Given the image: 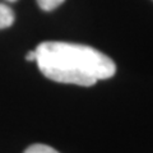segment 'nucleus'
I'll use <instances>...</instances> for the list:
<instances>
[{"label": "nucleus", "instance_id": "4", "mask_svg": "<svg viewBox=\"0 0 153 153\" xmlns=\"http://www.w3.org/2000/svg\"><path fill=\"white\" fill-rule=\"evenodd\" d=\"M25 153H59V152L46 144H32L25 151Z\"/></svg>", "mask_w": 153, "mask_h": 153}, {"label": "nucleus", "instance_id": "3", "mask_svg": "<svg viewBox=\"0 0 153 153\" xmlns=\"http://www.w3.org/2000/svg\"><path fill=\"white\" fill-rule=\"evenodd\" d=\"M65 0H37V4L42 10L45 12H51L56 9L59 5H61Z\"/></svg>", "mask_w": 153, "mask_h": 153}, {"label": "nucleus", "instance_id": "5", "mask_svg": "<svg viewBox=\"0 0 153 153\" xmlns=\"http://www.w3.org/2000/svg\"><path fill=\"white\" fill-rule=\"evenodd\" d=\"M26 60L28 61H33L35 60L36 61V51H30L28 54L26 55Z\"/></svg>", "mask_w": 153, "mask_h": 153}, {"label": "nucleus", "instance_id": "2", "mask_svg": "<svg viewBox=\"0 0 153 153\" xmlns=\"http://www.w3.org/2000/svg\"><path fill=\"white\" fill-rule=\"evenodd\" d=\"M14 12L10 7L5 5V4L0 3V30L10 27L14 23Z\"/></svg>", "mask_w": 153, "mask_h": 153}, {"label": "nucleus", "instance_id": "1", "mask_svg": "<svg viewBox=\"0 0 153 153\" xmlns=\"http://www.w3.org/2000/svg\"><path fill=\"white\" fill-rule=\"evenodd\" d=\"M35 51L41 73L57 83L89 87L111 78L116 71L112 59L91 46L46 41Z\"/></svg>", "mask_w": 153, "mask_h": 153}, {"label": "nucleus", "instance_id": "6", "mask_svg": "<svg viewBox=\"0 0 153 153\" xmlns=\"http://www.w3.org/2000/svg\"><path fill=\"white\" fill-rule=\"evenodd\" d=\"M7 1H9V3H14V1H17V0H7Z\"/></svg>", "mask_w": 153, "mask_h": 153}]
</instances>
